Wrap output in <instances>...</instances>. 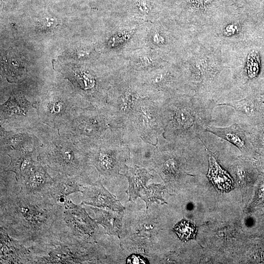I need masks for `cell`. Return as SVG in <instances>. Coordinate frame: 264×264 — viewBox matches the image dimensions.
Here are the masks:
<instances>
[{
	"instance_id": "obj_1",
	"label": "cell",
	"mask_w": 264,
	"mask_h": 264,
	"mask_svg": "<svg viewBox=\"0 0 264 264\" xmlns=\"http://www.w3.org/2000/svg\"><path fill=\"white\" fill-rule=\"evenodd\" d=\"M64 207L42 194H26L1 185L0 225L27 246L63 222Z\"/></svg>"
},
{
	"instance_id": "obj_2",
	"label": "cell",
	"mask_w": 264,
	"mask_h": 264,
	"mask_svg": "<svg viewBox=\"0 0 264 264\" xmlns=\"http://www.w3.org/2000/svg\"><path fill=\"white\" fill-rule=\"evenodd\" d=\"M217 103L198 95L178 94L161 104L164 136L171 142L187 143L199 138L213 121Z\"/></svg>"
},
{
	"instance_id": "obj_3",
	"label": "cell",
	"mask_w": 264,
	"mask_h": 264,
	"mask_svg": "<svg viewBox=\"0 0 264 264\" xmlns=\"http://www.w3.org/2000/svg\"><path fill=\"white\" fill-rule=\"evenodd\" d=\"M63 222L28 246V264H82L91 260L88 241L74 235L66 225L61 227Z\"/></svg>"
},
{
	"instance_id": "obj_4",
	"label": "cell",
	"mask_w": 264,
	"mask_h": 264,
	"mask_svg": "<svg viewBox=\"0 0 264 264\" xmlns=\"http://www.w3.org/2000/svg\"><path fill=\"white\" fill-rule=\"evenodd\" d=\"M38 137L42 143L38 150V162L58 173L84 176L90 165L86 152L81 148L58 131L49 136L39 133Z\"/></svg>"
},
{
	"instance_id": "obj_5",
	"label": "cell",
	"mask_w": 264,
	"mask_h": 264,
	"mask_svg": "<svg viewBox=\"0 0 264 264\" xmlns=\"http://www.w3.org/2000/svg\"><path fill=\"white\" fill-rule=\"evenodd\" d=\"M114 129L116 128L105 106H79L72 119L57 131L84 150L91 144L105 137Z\"/></svg>"
},
{
	"instance_id": "obj_6",
	"label": "cell",
	"mask_w": 264,
	"mask_h": 264,
	"mask_svg": "<svg viewBox=\"0 0 264 264\" xmlns=\"http://www.w3.org/2000/svg\"><path fill=\"white\" fill-rule=\"evenodd\" d=\"M90 165L96 168L99 178L111 179L120 175L130 159V151L123 140V128L113 129L103 138L84 149Z\"/></svg>"
},
{
	"instance_id": "obj_7",
	"label": "cell",
	"mask_w": 264,
	"mask_h": 264,
	"mask_svg": "<svg viewBox=\"0 0 264 264\" xmlns=\"http://www.w3.org/2000/svg\"><path fill=\"white\" fill-rule=\"evenodd\" d=\"M33 104L40 122L57 130L66 124L77 108L82 106L79 99L58 94L44 96Z\"/></svg>"
},
{
	"instance_id": "obj_8",
	"label": "cell",
	"mask_w": 264,
	"mask_h": 264,
	"mask_svg": "<svg viewBox=\"0 0 264 264\" xmlns=\"http://www.w3.org/2000/svg\"><path fill=\"white\" fill-rule=\"evenodd\" d=\"M119 82L108 94L105 106L116 128L124 127L133 114L141 95L137 82Z\"/></svg>"
},
{
	"instance_id": "obj_9",
	"label": "cell",
	"mask_w": 264,
	"mask_h": 264,
	"mask_svg": "<svg viewBox=\"0 0 264 264\" xmlns=\"http://www.w3.org/2000/svg\"><path fill=\"white\" fill-rule=\"evenodd\" d=\"M161 104L149 97L141 96L129 122L141 138L156 146L164 130L160 116Z\"/></svg>"
},
{
	"instance_id": "obj_10",
	"label": "cell",
	"mask_w": 264,
	"mask_h": 264,
	"mask_svg": "<svg viewBox=\"0 0 264 264\" xmlns=\"http://www.w3.org/2000/svg\"><path fill=\"white\" fill-rule=\"evenodd\" d=\"M37 109L20 92L12 94L9 99L1 106V125L11 126L14 129L33 131L39 124Z\"/></svg>"
},
{
	"instance_id": "obj_11",
	"label": "cell",
	"mask_w": 264,
	"mask_h": 264,
	"mask_svg": "<svg viewBox=\"0 0 264 264\" xmlns=\"http://www.w3.org/2000/svg\"><path fill=\"white\" fill-rule=\"evenodd\" d=\"M81 205L74 204L69 198L64 205L63 221L74 235L88 241L93 237L98 226Z\"/></svg>"
},
{
	"instance_id": "obj_12",
	"label": "cell",
	"mask_w": 264,
	"mask_h": 264,
	"mask_svg": "<svg viewBox=\"0 0 264 264\" xmlns=\"http://www.w3.org/2000/svg\"><path fill=\"white\" fill-rule=\"evenodd\" d=\"M42 143L34 132L26 129L6 130L1 125V152L37 151Z\"/></svg>"
},
{
	"instance_id": "obj_13",
	"label": "cell",
	"mask_w": 264,
	"mask_h": 264,
	"mask_svg": "<svg viewBox=\"0 0 264 264\" xmlns=\"http://www.w3.org/2000/svg\"><path fill=\"white\" fill-rule=\"evenodd\" d=\"M81 193V205L113 211H123L125 209L119 201L103 187L100 179L89 186H83Z\"/></svg>"
},
{
	"instance_id": "obj_14",
	"label": "cell",
	"mask_w": 264,
	"mask_h": 264,
	"mask_svg": "<svg viewBox=\"0 0 264 264\" xmlns=\"http://www.w3.org/2000/svg\"><path fill=\"white\" fill-rule=\"evenodd\" d=\"M84 176H69L58 173L54 178V183L49 190L43 195L64 207L69 196L82 192Z\"/></svg>"
},
{
	"instance_id": "obj_15",
	"label": "cell",
	"mask_w": 264,
	"mask_h": 264,
	"mask_svg": "<svg viewBox=\"0 0 264 264\" xmlns=\"http://www.w3.org/2000/svg\"><path fill=\"white\" fill-rule=\"evenodd\" d=\"M205 132L227 142L243 154H247L251 150L252 145L247 132L245 127L239 123H235L226 127L209 125Z\"/></svg>"
},
{
	"instance_id": "obj_16",
	"label": "cell",
	"mask_w": 264,
	"mask_h": 264,
	"mask_svg": "<svg viewBox=\"0 0 264 264\" xmlns=\"http://www.w3.org/2000/svg\"><path fill=\"white\" fill-rule=\"evenodd\" d=\"M29 249L1 227V264H28Z\"/></svg>"
},
{
	"instance_id": "obj_17",
	"label": "cell",
	"mask_w": 264,
	"mask_h": 264,
	"mask_svg": "<svg viewBox=\"0 0 264 264\" xmlns=\"http://www.w3.org/2000/svg\"><path fill=\"white\" fill-rule=\"evenodd\" d=\"M47 168L38 161L34 169L19 185L20 190L31 194L43 195L46 193L55 181Z\"/></svg>"
},
{
	"instance_id": "obj_18",
	"label": "cell",
	"mask_w": 264,
	"mask_h": 264,
	"mask_svg": "<svg viewBox=\"0 0 264 264\" xmlns=\"http://www.w3.org/2000/svg\"><path fill=\"white\" fill-rule=\"evenodd\" d=\"M218 106H226L235 111V123L247 126L255 122L261 115V101L253 97H246L237 101H228Z\"/></svg>"
},
{
	"instance_id": "obj_19",
	"label": "cell",
	"mask_w": 264,
	"mask_h": 264,
	"mask_svg": "<svg viewBox=\"0 0 264 264\" xmlns=\"http://www.w3.org/2000/svg\"><path fill=\"white\" fill-rule=\"evenodd\" d=\"M11 159L8 166L4 171L14 172L16 175L17 184L20 185L24 179L30 174L37 164L34 156L38 154V151H11L6 153Z\"/></svg>"
},
{
	"instance_id": "obj_20",
	"label": "cell",
	"mask_w": 264,
	"mask_h": 264,
	"mask_svg": "<svg viewBox=\"0 0 264 264\" xmlns=\"http://www.w3.org/2000/svg\"><path fill=\"white\" fill-rule=\"evenodd\" d=\"M126 173L120 175L125 176L129 182L127 193L129 201L134 202L141 196V191L145 188L148 182L154 177L148 170L137 166H126Z\"/></svg>"
},
{
	"instance_id": "obj_21",
	"label": "cell",
	"mask_w": 264,
	"mask_h": 264,
	"mask_svg": "<svg viewBox=\"0 0 264 264\" xmlns=\"http://www.w3.org/2000/svg\"><path fill=\"white\" fill-rule=\"evenodd\" d=\"M91 209L95 213L96 222L104 227L106 234L119 236L121 232L123 211L97 207H91Z\"/></svg>"
},
{
	"instance_id": "obj_22",
	"label": "cell",
	"mask_w": 264,
	"mask_h": 264,
	"mask_svg": "<svg viewBox=\"0 0 264 264\" xmlns=\"http://www.w3.org/2000/svg\"><path fill=\"white\" fill-rule=\"evenodd\" d=\"M209 170L207 176L212 185L218 190L227 192L231 190L234 185L232 178L230 175L222 168L209 152Z\"/></svg>"
},
{
	"instance_id": "obj_23",
	"label": "cell",
	"mask_w": 264,
	"mask_h": 264,
	"mask_svg": "<svg viewBox=\"0 0 264 264\" xmlns=\"http://www.w3.org/2000/svg\"><path fill=\"white\" fill-rule=\"evenodd\" d=\"M165 189L161 185L153 184L141 191L140 197L146 204L147 212L150 207L154 203L160 205L168 204L163 197Z\"/></svg>"
},
{
	"instance_id": "obj_24",
	"label": "cell",
	"mask_w": 264,
	"mask_h": 264,
	"mask_svg": "<svg viewBox=\"0 0 264 264\" xmlns=\"http://www.w3.org/2000/svg\"><path fill=\"white\" fill-rule=\"evenodd\" d=\"M174 229L178 237L183 241L196 238V227L190 221L183 220L175 226Z\"/></svg>"
},
{
	"instance_id": "obj_25",
	"label": "cell",
	"mask_w": 264,
	"mask_h": 264,
	"mask_svg": "<svg viewBox=\"0 0 264 264\" xmlns=\"http://www.w3.org/2000/svg\"><path fill=\"white\" fill-rule=\"evenodd\" d=\"M259 61L257 52L253 51L249 55L245 71V76L248 79H254L258 76L260 72Z\"/></svg>"
},
{
	"instance_id": "obj_26",
	"label": "cell",
	"mask_w": 264,
	"mask_h": 264,
	"mask_svg": "<svg viewBox=\"0 0 264 264\" xmlns=\"http://www.w3.org/2000/svg\"><path fill=\"white\" fill-rule=\"evenodd\" d=\"M58 24L57 21L53 18H47L42 19L39 22V25L43 30H48L54 29L57 26Z\"/></svg>"
},
{
	"instance_id": "obj_27",
	"label": "cell",
	"mask_w": 264,
	"mask_h": 264,
	"mask_svg": "<svg viewBox=\"0 0 264 264\" xmlns=\"http://www.w3.org/2000/svg\"><path fill=\"white\" fill-rule=\"evenodd\" d=\"M126 264H150L149 261L144 256L137 254H133L126 259Z\"/></svg>"
}]
</instances>
